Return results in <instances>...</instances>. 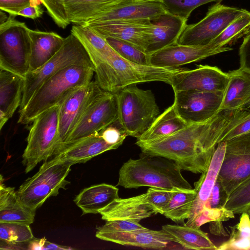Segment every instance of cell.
<instances>
[{
    "mask_svg": "<svg viewBox=\"0 0 250 250\" xmlns=\"http://www.w3.org/2000/svg\"><path fill=\"white\" fill-rule=\"evenodd\" d=\"M216 115L205 122L189 124L167 136L137 141L136 145L142 154L168 158L182 170L202 174L208 169L217 145Z\"/></svg>",
    "mask_w": 250,
    "mask_h": 250,
    "instance_id": "obj_1",
    "label": "cell"
},
{
    "mask_svg": "<svg viewBox=\"0 0 250 250\" xmlns=\"http://www.w3.org/2000/svg\"><path fill=\"white\" fill-rule=\"evenodd\" d=\"M92 62L96 81L103 90L117 93L138 83L160 81L170 84L172 76L182 68L141 65L121 56L108 43L102 47H84Z\"/></svg>",
    "mask_w": 250,
    "mask_h": 250,
    "instance_id": "obj_2",
    "label": "cell"
},
{
    "mask_svg": "<svg viewBox=\"0 0 250 250\" xmlns=\"http://www.w3.org/2000/svg\"><path fill=\"white\" fill-rule=\"evenodd\" d=\"M181 172V167L170 159L142 153L140 158L130 159L122 165L117 185L125 188L149 187L173 190L192 189Z\"/></svg>",
    "mask_w": 250,
    "mask_h": 250,
    "instance_id": "obj_3",
    "label": "cell"
},
{
    "mask_svg": "<svg viewBox=\"0 0 250 250\" xmlns=\"http://www.w3.org/2000/svg\"><path fill=\"white\" fill-rule=\"evenodd\" d=\"M94 72V68L83 65H73L62 69L39 87L19 112L18 123L28 124L44 111L61 104L74 92L92 81Z\"/></svg>",
    "mask_w": 250,
    "mask_h": 250,
    "instance_id": "obj_4",
    "label": "cell"
},
{
    "mask_svg": "<svg viewBox=\"0 0 250 250\" xmlns=\"http://www.w3.org/2000/svg\"><path fill=\"white\" fill-rule=\"evenodd\" d=\"M118 122L127 136L140 137L160 115L153 92L132 84L115 93Z\"/></svg>",
    "mask_w": 250,
    "mask_h": 250,
    "instance_id": "obj_5",
    "label": "cell"
},
{
    "mask_svg": "<svg viewBox=\"0 0 250 250\" xmlns=\"http://www.w3.org/2000/svg\"><path fill=\"white\" fill-rule=\"evenodd\" d=\"M72 165L58 156L44 161L38 171L27 179L16 191L21 202L36 210L50 197L56 196L61 188L70 184L66 178Z\"/></svg>",
    "mask_w": 250,
    "mask_h": 250,
    "instance_id": "obj_6",
    "label": "cell"
},
{
    "mask_svg": "<svg viewBox=\"0 0 250 250\" xmlns=\"http://www.w3.org/2000/svg\"><path fill=\"white\" fill-rule=\"evenodd\" d=\"M73 65H86L94 68L84 46L71 33L65 38L62 46L53 58L37 70L28 72L26 75L19 112L25 107L44 82L62 69Z\"/></svg>",
    "mask_w": 250,
    "mask_h": 250,
    "instance_id": "obj_7",
    "label": "cell"
},
{
    "mask_svg": "<svg viewBox=\"0 0 250 250\" xmlns=\"http://www.w3.org/2000/svg\"><path fill=\"white\" fill-rule=\"evenodd\" d=\"M61 105L40 113L32 121L22 155L25 173L32 170L38 163L52 157L59 144V113Z\"/></svg>",
    "mask_w": 250,
    "mask_h": 250,
    "instance_id": "obj_8",
    "label": "cell"
},
{
    "mask_svg": "<svg viewBox=\"0 0 250 250\" xmlns=\"http://www.w3.org/2000/svg\"><path fill=\"white\" fill-rule=\"evenodd\" d=\"M29 29L10 15L0 24V69L25 77L30 67Z\"/></svg>",
    "mask_w": 250,
    "mask_h": 250,
    "instance_id": "obj_9",
    "label": "cell"
},
{
    "mask_svg": "<svg viewBox=\"0 0 250 250\" xmlns=\"http://www.w3.org/2000/svg\"><path fill=\"white\" fill-rule=\"evenodd\" d=\"M249 11L216 2L206 16L195 23L188 24L177 43L185 45H206L217 37L232 21Z\"/></svg>",
    "mask_w": 250,
    "mask_h": 250,
    "instance_id": "obj_10",
    "label": "cell"
},
{
    "mask_svg": "<svg viewBox=\"0 0 250 250\" xmlns=\"http://www.w3.org/2000/svg\"><path fill=\"white\" fill-rule=\"evenodd\" d=\"M226 143L225 152L217 179L229 197L250 177V132Z\"/></svg>",
    "mask_w": 250,
    "mask_h": 250,
    "instance_id": "obj_11",
    "label": "cell"
},
{
    "mask_svg": "<svg viewBox=\"0 0 250 250\" xmlns=\"http://www.w3.org/2000/svg\"><path fill=\"white\" fill-rule=\"evenodd\" d=\"M118 118L116 93L102 90L89 104L66 141L59 146L99 133L117 122Z\"/></svg>",
    "mask_w": 250,
    "mask_h": 250,
    "instance_id": "obj_12",
    "label": "cell"
},
{
    "mask_svg": "<svg viewBox=\"0 0 250 250\" xmlns=\"http://www.w3.org/2000/svg\"><path fill=\"white\" fill-rule=\"evenodd\" d=\"M174 92L173 104L179 115L188 124L205 122L219 111L224 92L196 90Z\"/></svg>",
    "mask_w": 250,
    "mask_h": 250,
    "instance_id": "obj_13",
    "label": "cell"
},
{
    "mask_svg": "<svg viewBox=\"0 0 250 250\" xmlns=\"http://www.w3.org/2000/svg\"><path fill=\"white\" fill-rule=\"evenodd\" d=\"M229 79V73L216 66L199 65L193 70L182 69L177 72L172 76L169 84L174 92H225Z\"/></svg>",
    "mask_w": 250,
    "mask_h": 250,
    "instance_id": "obj_14",
    "label": "cell"
},
{
    "mask_svg": "<svg viewBox=\"0 0 250 250\" xmlns=\"http://www.w3.org/2000/svg\"><path fill=\"white\" fill-rule=\"evenodd\" d=\"M84 25L104 39L111 37L124 40L145 52L153 30V24L149 19L114 20Z\"/></svg>",
    "mask_w": 250,
    "mask_h": 250,
    "instance_id": "obj_15",
    "label": "cell"
},
{
    "mask_svg": "<svg viewBox=\"0 0 250 250\" xmlns=\"http://www.w3.org/2000/svg\"><path fill=\"white\" fill-rule=\"evenodd\" d=\"M102 90L96 81H92L74 92L61 104L57 147L66 141L89 104Z\"/></svg>",
    "mask_w": 250,
    "mask_h": 250,
    "instance_id": "obj_16",
    "label": "cell"
},
{
    "mask_svg": "<svg viewBox=\"0 0 250 250\" xmlns=\"http://www.w3.org/2000/svg\"><path fill=\"white\" fill-rule=\"evenodd\" d=\"M167 12L160 0H115L85 24L114 20L153 21Z\"/></svg>",
    "mask_w": 250,
    "mask_h": 250,
    "instance_id": "obj_17",
    "label": "cell"
},
{
    "mask_svg": "<svg viewBox=\"0 0 250 250\" xmlns=\"http://www.w3.org/2000/svg\"><path fill=\"white\" fill-rule=\"evenodd\" d=\"M232 50L229 47H215L210 44L185 45L176 43L149 54L148 62L154 66L177 68Z\"/></svg>",
    "mask_w": 250,
    "mask_h": 250,
    "instance_id": "obj_18",
    "label": "cell"
},
{
    "mask_svg": "<svg viewBox=\"0 0 250 250\" xmlns=\"http://www.w3.org/2000/svg\"><path fill=\"white\" fill-rule=\"evenodd\" d=\"M105 221L126 220L136 223L159 213L148 201L146 193L127 198H118L101 209Z\"/></svg>",
    "mask_w": 250,
    "mask_h": 250,
    "instance_id": "obj_19",
    "label": "cell"
},
{
    "mask_svg": "<svg viewBox=\"0 0 250 250\" xmlns=\"http://www.w3.org/2000/svg\"><path fill=\"white\" fill-rule=\"evenodd\" d=\"M95 235L98 239L104 241L144 249L161 250L166 248L170 243L175 242L173 237L163 229L154 230L146 228L129 231H96Z\"/></svg>",
    "mask_w": 250,
    "mask_h": 250,
    "instance_id": "obj_20",
    "label": "cell"
},
{
    "mask_svg": "<svg viewBox=\"0 0 250 250\" xmlns=\"http://www.w3.org/2000/svg\"><path fill=\"white\" fill-rule=\"evenodd\" d=\"M226 142L219 143L213 154L208 167L202 173L194 184L197 192L189 217L185 225L192 227L194 221L205 208L212 188L217 180L226 149Z\"/></svg>",
    "mask_w": 250,
    "mask_h": 250,
    "instance_id": "obj_21",
    "label": "cell"
},
{
    "mask_svg": "<svg viewBox=\"0 0 250 250\" xmlns=\"http://www.w3.org/2000/svg\"><path fill=\"white\" fill-rule=\"evenodd\" d=\"M117 148L107 143L99 132L59 146L53 156H58L73 165L84 163L101 153Z\"/></svg>",
    "mask_w": 250,
    "mask_h": 250,
    "instance_id": "obj_22",
    "label": "cell"
},
{
    "mask_svg": "<svg viewBox=\"0 0 250 250\" xmlns=\"http://www.w3.org/2000/svg\"><path fill=\"white\" fill-rule=\"evenodd\" d=\"M25 78L10 71H0V129L20 106Z\"/></svg>",
    "mask_w": 250,
    "mask_h": 250,
    "instance_id": "obj_23",
    "label": "cell"
},
{
    "mask_svg": "<svg viewBox=\"0 0 250 250\" xmlns=\"http://www.w3.org/2000/svg\"><path fill=\"white\" fill-rule=\"evenodd\" d=\"M187 21L168 12L151 21L153 30L146 53L149 55L176 43L187 25Z\"/></svg>",
    "mask_w": 250,
    "mask_h": 250,
    "instance_id": "obj_24",
    "label": "cell"
},
{
    "mask_svg": "<svg viewBox=\"0 0 250 250\" xmlns=\"http://www.w3.org/2000/svg\"><path fill=\"white\" fill-rule=\"evenodd\" d=\"M31 39L29 71L41 67L59 51L65 38L54 32L29 29Z\"/></svg>",
    "mask_w": 250,
    "mask_h": 250,
    "instance_id": "obj_25",
    "label": "cell"
},
{
    "mask_svg": "<svg viewBox=\"0 0 250 250\" xmlns=\"http://www.w3.org/2000/svg\"><path fill=\"white\" fill-rule=\"evenodd\" d=\"M0 175V223L17 222L30 225L34 221L36 211L23 204L17 196L14 188L2 183Z\"/></svg>",
    "mask_w": 250,
    "mask_h": 250,
    "instance_id": "obj_26",
    "label": "cell"
},
{
    "mask_svg": "<svg viewBox=\"0 0 250 250\" xmlns=\"http://www.w3.org/2000/svg\"><path fill=\"white\" fill-rule=\"evenodd\" d=\"M119 198L117 188L103 183L83 189L76 196L74 201L84 215L99 213L101 209Z\"/></svg>",
    "mask_w": 250,
    "mask_h": 250,
    "instance_id": "obj_27",
    "label": "cell"
},
{
    "mask_svg": "<svg viewBox=\"0 0 250 250\" xmlns=\"http://www.w3.org/2000/svg\"><path fill=\"white\" fill-rule=\"evenodd\" d=\"M229 79L220 108H238L250 95V72L239 67L229 72Z\"/></svg>",
    "mask_w": 250,
    "mask_h": 250,
    "instance_id": "obj_28",
    "label": "cell"
},
{
    "mask_svg": "<svg viewBox=\"0 0 250 250\" xmlns=\"http://www.w3.org/2000/svg\"><path fill=\"white\" fill-rule=\"evenodd\" d=\"M164 229L174 238L175 242L186 249L216 250L217 247L209 238L208 234L200 228L183 225L167 224L162 226Z\"/></svg>",
    "mask_w": 250,
    "mask_h": 250,
    "instance_id": "obj_29",
    "label": "cell"
},
{
    "mask_svg": "<svg viewBox=\"0 0 250 250\" xmlns=\"http://www.w3.org/2000/svg\"><path fill=\"white\" fill-rule=\"evenodd\" d=\"M188 124L177 112L172 104L154 121L149 127L137 141H153L175 133Z\"/></svg>",
    "mask_w": 250,
    "mask_h": 250,
    "instance_id": "obj_30",
    "label": "cell"
},
{
    "mask_svg": "<svg viewBox=\"0 0 250 250\" xmlns=\"http://www.w3.org/2000/svg\"><path fill=\"white\" fill-rule=\"evenodd\" d=\"M115 0H64L70 23L84 25Z\"/></svg>",
    "mask_w": 250,
    "mask_h": 250,
    "instance_id": "obj_31",
    "label": "cell"
},
{
    "mask_svg": "<svg viewBox=\"0 0 250 250\" xmlns=\"http://www.w3.org/2000/svg\"><path fill=\"white\" fill-rule=\"evenodd\" d=\"M197 192L191 189L174 190L163 215L177 224L185 225L189 217Z\"/></svg>",
    "mask_w": 250,
    "mask_h": 250,
    "instance_id": "obj_32",
    "label": "cell"
},
{
    "mask_svg": "<svg viewBox=\"0 0 250 250\" xmlns=\"http://www.w3.org/2000/svg\"><path fill=\"white\" fill-rule=\"evenodd\" d=\"M30 225L17 222L0 223L1 249H23L34 238Z\"/></svg>",
    "mask_w": 250,
    "mask_h": 250,
    "instance_id": "obj_33",
    "label": "cell"
},
{
    "mask_svg": "<svg viewBox=\"0 0 250 250\" xmlns=\"http://www.w3.org/2000/svg\"><path fill=\"white\" fill-rule=\"evenodd\" d=\"M230 228L229 238L217 247V250H250V219L248 213L243 212L239 222Z\"/></svg>",
    "mask_w": 250,
    "mask_h": 250,
    "instance_id": "obj_34",
    "label": "cell"
},
{
    "mask_svg": "<svg viewBox=\"0 0 250 250\" xmlns=\"http://www.w3.org/2000/svg\"><path fill=\"white\" fill-rule=\"evenodd\" d=\"M250 27V12L238 17L232 21L217 37L208 44L215 47L226 46L244 36Z\"/></svg>",
    "mask_w": 250,
    "mask_h": 250,
    "instance_id": "obj_35",
    "label": "cell"
},
{
    "mask_svg": "<svg viewBox=\"0 0 250 250\" xmlns=\"http://www.w3.org/2000/svg\"><path fill=\"white\" fill-rule=\"evenodd\" d=\"M105 39L108 44L124 59L141 65H149L148 55L134 44L111 37Z\"/></svg>",
    "mask_w": 250,
    "mask_h": 250,
    "instance_id": "obj_36",
    "label": "cell"
},
{
    "mask_svg": "<svg viewBox=\"0 0 250 250\" xmlns=\"http://www.w3.org/2000/svg\"><path fill=\"white\" fill-rule=\"evenodd\" d=\"M250 132V112L237 108L234 116L224 130L219 143Z\"/></svg>",
    "mask_w": 250,
    "mask_h": 250,
    "instance_id": "obj_37",
    "label": "cell"
},
{
    "mask_svg": "<svg viewBox=\"0 0 250 250\" xmlns=\"http://www.w3.org/2000/svg\"><path fill=\"white\" fill-rule=\"evenodd\" d=\"M225 208L234 214H242L250 208V177L230 194Z\"/></svg>",
    "mask_w": 250,
    "mask_h": 250,
    "instance_id": "obj_38",
    "label": "cell"
},
{
    "mask_svg": "<svg viewBox=\"0 0 250 250\" xmlns=\"http://www.w3.org/2000/svg\"><path fill=\"white\" fill-rule=\"evenodd\" d=\"M223 0H161L167 11L186 20L199 6L210 2H220Z\"/></svg>",
    "mask_w": 250,
    "mask_h": 250,
    "instance_id": "obj_39",
    "label": "cell"
},
{
    "mask_svg": "<svg viewBox=\"0 0 250 250\" xmlns=\"http://www.w3.org/2000/svg\"><path fill=\"white\" fill-rule=\"evenodd\" d=\"M54 22L65 29L70 23L66 12L64 0H40Z\"/></svg>",
    "mask_w": 250,
    "mask_h": 250,
    "instance_id": "obj_40",
    "label": "cell"
},
{
    "mask_svg": "<svg viewBox=\"0 0 250 250\" xmlns=\"http://www.w3.org/2000/svg\"><path fill=\"white\" fill-rule=\"evenodd\" d=\"M174 191L173 190L150 187L146 193L149 202L157 209L159 213L163 214Z\"/></svg>",
    "mask_w": 250,
    "mask_h": 250,
    "instance_id": "obj_41",
    "label": "cell"
},
{
    "mask_svg": "<svg viewBox=\"0 0 250 250\" xmlns=\"http://www.w3.org/2000/svg\"><path fill=\"white\" fill-rule=\"evenodd\" d=\"M145 228V227L139 223L119 219L106 221L104 225L97 229V231L100 232L129 231Z\"/></svg>",
    "mask_w": 250,
    "mask_h": 250,
    "instance_id": "obj_42",
    "label": "cell"
},
{
    "mask_svg": "<svg viewBox=\"0 0 250 250\" xmlns=\"http://www.w3.org/2000/svg\"><path fill=\"white\" fill-rule=\"evenodd\" d=\"M229 197L221 182L217 178L205 208L219 209L225 208Z\"/></svg>",
    "mask_w": 250,
    "mask_h": 250,
    "instance_id": "obj_43",
    "label": "cell"
},
{
    "mask_svg": "<svg viewBox=\"0 0 250 250\" xmlns=\"http://www.w3.org/2000/svg\"><path fill=\"white\" fill-rule=\"evenodd\" d=\"M41 3L40 0H0V9L15 17L25 7Z\"/></svg>",
    "mask_w": 250,
    "mask_h": 250,
    "instance_id": "obj_44",
    "label": "cell"
},
{
    "mask_svg": "<svg viewBox=\"0 0 250 250\" xmlns=\"http://www.w3.org/2000/svg\"><path fill=\"white\" fill-rule=\"evenodd\" d=\"M116 122L103 129L100 133L107 143L118 147L127 135L121 126L119 128L115 125Z\"/></svg>",
    "mask_w": 250,
    "mask_h": 250,
    "instance_id": "obj_45",
    "label": "cell"
},
{
    "mask_svg": "<svg viewBox=\"0 0 250 250\" xmlns=\"http://www.w3.org/2000/svg\"><path fill=\"white\" fill-rule=\"evenodd\" d=\"M240 67L250 72V34L244 36L239 49Z\"/></svg>",
    "mask_w": 250,
    "mask_h": 250,
    "instance_id": "obj_46",
    "label": "cell"
},
{
    "mask_svg": "<svg viewBox=\"0 0 250 250\" xmlns=\"http://www.w3.org/2000/svg\"><path fill=\"white\" fill-rule=\"evenodd\" d=\"M43 13V11L40 5L35 4L22 9L18 13V16L34 20L42 17Z\"/></svg>",
    "mask_w": 250,
    "mask_h": 250,
    "instance_id": "obj_47",
    "label": "cell"
},
{
    "mask_svg": "<svg viewBox=\"0 0 250 250\" xmlns=\"http://www.w3.org/2000/svg\"><path fill=\"white\" fill-rule=\"evenodd\" d=\"M46 241L45 238L40 239L34 238L29 242L28 250H44Z\"/></svg>",
    "mask_w": 250,
    "mask_h": 250,
    "instance_id": "obj_48",
    "label": "cell"
},
{
    "mask_svg": "<svg viewBox=\"0 0 250 250\" xmlns=\"http://www.w3.org/2000/svg\"><path fill=\"white\" fill-rule=\"evenodd\" d=\"M210 223L209 229L210 232L214 234H223L226 235V232L222 227V221H215Z\"/></svg>",
    "mask_w": 250,
    "mask_h": 250,
    "instance_id": "obj_49",
    "label": "cell"
},
{
    "mask_svg": "<svg viewBox=\"0 0 250 250\" xmlns=\"http://www.w3.org/2000/svg\"><path fill=\"white\" fill-rule=\"evenodd\" d=\"M72 249L71 248L58 245L56 244L52 243L48 241H46L44 247V250H70Z\"/></svg>",
    "mask_w": 250,
    "mask_h": 250,
    "instance_id": "obj_50",
    "label": "cell"
},
{
    "mask_svg": "<svg viewBox=\"0 0 250 250\" xmlns=\"http://www.w3.org/2000/svg\"><path fill=\"white\" fill-rule=\"evenodd\" d=\"M239 108L250 112V95L239 106Z\"/></svg>",
    "mask_w": 250,
    "mask_h": 250,
    "instance_id": "obj_51",
    "label": "cell"
},
{
    "mask_svg": "<svg viewBox=\"0 0 250 250\" xmlns=\"http://www.w3.org/2000/svg\"><path fill=\"white\" fill-rule=\"evenodd\" d=\"M8 17L3 12L0 10V24L4 22L8 19Z\"/></svg>",
    "mask_w": 250,
    "mask_h": 250,
    "instance_id": "obj_52",
    "label": "cell"
},
{
    "mask_svg": "<svg viewBox=\"0 0 250 250\" xmlns=\"http://www.w3.org/2000/svg\"><path fill=\"white\" fill-rule=\"evenodd\" d=\"M250 34V27L248 29V30L244 33V36Z\"/></svg>",
    "mask_w": 250,
    "mask_h": 250,
    "instance_id": "obj_53",
    "label": "cell"
},
{
    "mask_svg": "<svg viewBox=\"0 0 250 250\" xmlns=\"http://www.w3.org/2000/svg\"><path fill=\"white\" fill-rule=\"evenodd\" d=\"M246 212L248 213V214L249 216V218L250 219V208Z\"/></svg>",
    "mask_w": 250,
    "mask_h": 250,
    "instance_id": "obj_54",
    "label": "cell"
},
{
    "mask_svg": "<svg viewBox=\"0 0 250 250\" xmlns=\"http://www.w3.org/2000/svg\"><path fill=\"white\" fill-rule=\"evenodd\" d=\"M160 0V1H161V0Z\"/></svg>",
    "mask_w": 250,
    "mask_h": 250,
    "instance_id": "obj_55",
    "label": "cell"
}]
</instances>
